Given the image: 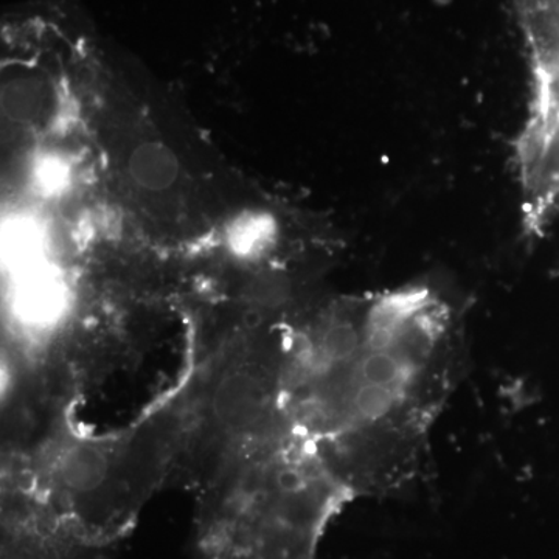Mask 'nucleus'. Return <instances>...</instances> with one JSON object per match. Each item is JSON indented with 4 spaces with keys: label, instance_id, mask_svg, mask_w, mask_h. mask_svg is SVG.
<instances>
[{
    "label": "nucleus",
    "instance_id": "nucleus-1",
    "mask_svg": "<svg viewBox=\"0 0 559 559\" xmlns=\"http://www.w3.org/2000/svg\"><path fill=\"white\" fill-rule=\"evenodd\" d=\"M301 415L333 441L342 484L388 495L421 473L465 367L463 320L440 286L414 282L341 305L294 342Z\"/></svg>",
    "mask_w": 559,
    "mask_h": 559
},
{
    "label": "nucleus",
    "instance_id": "nucleus-2",
    "mask_svg": "<svg viewBox=\"0 0 559 559\" xmlns=\"http://www.w3.org/2000/svg\"><path fill=\"white\" fill-rule=\"evenodd\" d=\"M530 51L527 117L514 140L522 230L540 240L559 221V0H520Z\"/></svg>",
    "mask_w": 559,
    "mask_h": 559
},
{
    "label": "nucleus",
    "instance_id": "nucleus-3",
    "mask_svg": "<svg viewBox=\"0 0 559 559\" xmlns=\"http://www.w3.org/2000/svg\"><path fill=\"white\" fill-rule=\"evenodd\" d=\"M132 178L148 190H164L175 182L179 165L175 154L160 143H145L132 153Z\"/></svg>",
    "mask_w": 559,
    "mask_h": 559
},
{
    "label": "nucleus",
    "instance_id": "nucleus-4",
    "mask_svg": "<svg viewBox=\"0 0 559 559\" xmlns=\"http://www.w3.org/2000/svg\"><path fill=\"white\" fill-rule=\"evenodd\" d=\"M61 480L73 492L94 491L106 477V459L95 448L79 444L66 452L60 465Z\"/></svg>",
    "mask_w": 559,
    "mask_h": 559
},
{
    "label": "nucleus",
    "instance_id": "nucleus-5",
    "mask_svg": "<svg viewBox=\"0 0 559 559\" xmlns=\"http://www.w3.org/2000/svg\"><path fill=\"white\" fill-rule=\"evenodd\" d=\"M255 395L252 385L242 377H231L221 384L216 395V412L226 421H241L252 412Z\"/></svg>",
    "mask_w": 559,
    "mask_h": 559
}]
</instances>
